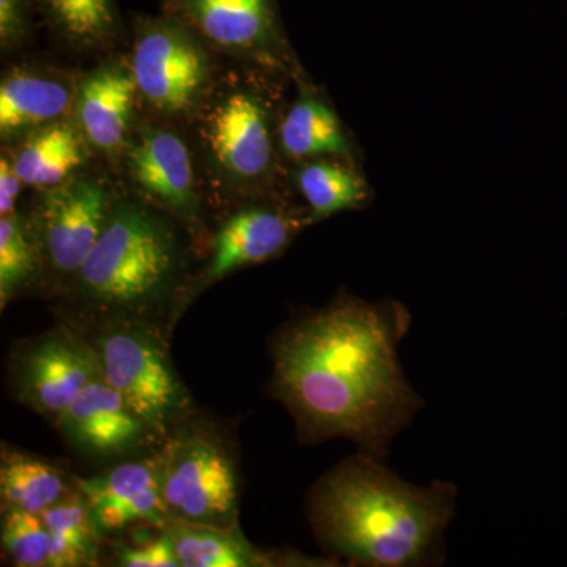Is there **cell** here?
Returning a JSON list of instances; mask_svg holds the SVG:
<instances>
[{"label": "cell", "instance_id": "cell-1", "mask_svg": "<svg viewBox=\"0 0 567 567\" xmlns=\"http://www.w3.org/2000/svg\"><path fill=\"white\" fill-rule=\"evenodd\" d=\"M410 323L398 301L339 295L284 327L274 344V394L301 442L347 439L365 456L386 457L424 405L399 361Z\"/></svg>", "mask_w": 567, "mask_h": 567}, {"label": "cell", "instance_id": "cell-2", "mask_svg": "<svg viewBox=\"0 0 567 567\" xmlns=\"http://www.w3.org/2000/svg\"><path fill=\"white\" fill-rule=\"evenodd\" d=\"M457 488L405 483L379 458H346L308 496V517L324 551L372 567L442 561L443 536L456 514Z\"/></svg>", "mask_w": 567, "mask_h": 567}, {"label": "cell", "instance_id": "cell-3", "mask_svg": "<svg viewBox=\"0 0 567 567\" xmlns=\"http://www.w3.org/2000/svg\"><path fill=\"white\" fill-rule=\"evenodd\" d=\"M235 63L219 71L207 99L183 126L196 153L205 199L223 205L271 197L282 163L278 128L284 107L275 80L284 74Z\"/></svg>", "mask_w": 567, "mask_h": 567}, {"label": "cell", "instance_id": "cell-4", "mask_svg": "<svg viewBox=\"0 0 567 567\" xmlns=\"http://www.w3.org/2000/svg\"><path fill=\"white\" fill-rule=\"evenodd\" d=\"M186 264L183 226L140 197L121 194L102 237L69 282L95 315L141 319L183 293Z\"/></svg>", "mask_w": 567, "mask_h": 567}, {"label": "cell", "instance_id": "cell-5", "mask_svg": "<svg viewBox=\"0 0 567 567\" xmlns=\"http://www.w3.org/2000/svg\"><path fill=\"white\" fill-rule=\"evenodd\" d=\"M130 66L148 117L185 126L218 78L215 51L174 18H141Z\"/></svg>", "mask_w": 567, "mask_h": 567}, {"label": "cell", "instance_id": "cell-6", "mask_svg": "<svg viewBox=\"0 0 567 567\" xmlns=\"http://www.w3.org/2000/svg\"><path fill=\"white\" fill-rule=\"evenodd\" d=\"M163 496L169 520L237 528V462L205 425L178 427L163 447Z\"/></svg>", "mask_w": 567, "mask_h": 567}, {"label": "cell", "instance_id": "cell-7", "mask_svg": "<svg viewBox=\"0 0 567 567\" xmlns=\"http://www.w3.org/2000/svg\"><path fill=\"white\" fill-rule=\"evenodd\" d=\"M134 322L107 324L92 342L103 379L156 435H171V427L188 409L189 395L158 336Z\"/></svg>", "mask_w": 567, "mask_h": 567}, {"label": "cell", "instance_id": "cell-8", "mask_svg": "<svg viewBox=\"0 0 567 567\" xmlns=\"http://www.w3.org/2000/svg\"><path fill=\"white\" fill-rule=\"evenodd\" d=\"M121 167L136 197L189 233H197L205 189L196 153L183 126L142 115Z\"/></svg>", "mask_w": 567, "mask_h": 567}, {"label": "cell", "instance_id": "cell-9", "mask_svg": "<svg viewBox=\"0 0 567 567\" xmlns=\"http://www.w3.org/2000/svg\"><path fill=\"white\" fill-rule=\"evenodd\" d=\"M163 10L234 62L276 71L292 80L301 74L275 0H164Z\"/></svg>", "mask_w": 567, "mask_h": 567}, {"label": "cell", "instance_id": "cell-10", "mask_svg": "<svg viewBox=\"0 0 567 567\" xmlns=\"http://www.w3.org/2000/svg\"><path fill=\"white\" fill-rule=\"evenodd\" d=\"M118 197L111 178L92 171L39 192L31 221L43 251L44 270L69 282L102 237Z\"/></svg>", "mask_w": 567, "mask_h": 567}, {"label": "cell", "instance_id": "cell-11", "mask_svg": "<svg viewBox=\"0 0 567 567\" xmlns=\"http://www.w3.org/2000/svg\"><path fill=\"white\" fill-rule=\"evenodd\" d=\"M11 377L22 404L55 421L103 372L92 342L55 328L18 350Z\"/></svg>", "mask_w": 567, "mask_h": 567}, {"label": "cell", "instance_id": "cell-12", "mask_svg": "<svg viewBox=\"0 0 567 567\" xmlns=\"http://www.w3.org/2000/svg\"><path fill=\"white\" fill-rule=\"evenodd\" d=\"M311 223V216L290 210L271 197L237 205L216 230L207 264L186 286L183 298L193 300L226 276L275 259Z\"/></svg>", "mask_w": 567, "mask_h": 567}, {"label": "cell", "instance_id": "cell-13", "mask_svg": "<svg viewBox=\"0 0 567 567\" xmlns=\"http://www.w3.org/2000/svg\"><path fill=\"white\" fill-rule=\"evenodd\" d=\"M141 96L128 58L112 55L80 78L71 118L89 147L121 166L142 115Z\"/></svg>", "mask_w": 567, "mask_h": 567}, {"label": "cell", "instance_id": "cell-14", "mask_svg": "<svg viewBox=\"0 0 567 567\" xmlns=\"http://www.w3.org/2000/svg\"><path fill=\"white\" fill-rule=\"evenodd\" d=\"M55 423L71 446L99 458L125 456L156 435L103 377L89 383Z\"/></svg>", "mask_w": 567, "mask_h": 567}, {"label": "cell", "instance_id": "cell-15", "mask_svg": "<svg viewBox=\"0 0 567 567\" xmlns=\"http://www.w3.org/2000/svg\"><path fill=\"white\" fill-rule=\"evenodd\" d=\"M163 464L162 450L155 456L114 466L104 475L76 480L100 532H121L136 524L167 525Z\"/></svg>", "mask_w": 567, "mask_h": 567}, {"label": "cell", "instance_id": "cell-16", "mask_svg": "<svg viewBox=\"0 0 567 567\" xmlns=\"http://www.w3.org/2000/svg\"><path fill=\"white\" fill-rule=\"evenodd\" d=\"M80 78L54 66L22 63L0 81V140L21 141L35 130L71 118Z\"/></svg>", "mask_w": 567, "mask_h": 567}, {"label": "cell", "instance_id": "cell-17", "mask_svg": "<svg viewBox=\"0 0 567 567\" xmlns=\"http://www.w3.org/2000/svg\"><path fill=\"white\" fill-rule=\"evenodd\" d=\"M298 95L284 107L278 144L282 159L298 164L322 156L354 162V145L333 104L315 85L298 76Z\"/></svg>", "mask_w": 567, "mask_h": 567}, {"label": "cell", "instance_id": "cell-18", "mask_svg": "<svg viewBox=\"0 0 567 567\" xmlns=\"http://www.w3.org/2000/svg\"><path fill=\"white\" fill-rule=\"evenodd\" d=\"M2 147L9 151L25 188L35 192L54 188L84 173L95 155L73 118L51 123Z\"/></svg>", "mask_w": 567, "mask_h": 567}, {"label": "cell", "instance_id": "cell-19", "mask_svg": "<svg viewBox=\"0 0 567 567\" xmlns=\"http://www.w3.org/2000/svg\"><path fill=\"white\" fill-rule=\"evenodd\" d=\"M55 39L76 54L115 50L123 24L115 0H35Z\"/></svg>", "mask_w": 567, "mask_h": 567}, {"label": "cell", "instance_id": "cell-20", "mask_svg": "<svg viewBox=\"0 0 567 567\" xmlns=\"http://www.w3.org/2000/svg\"><path fill=\"white\" fill-rule=\"evenodd\" d=\"M292 183L303 197L312 223L338 213L357 210L371 196L357 163L338 156H322L293 164Z\"/></svg>", "mask_w": 567, "mask_h": 567}, {"label": "cell", "instance_id": "cell-21", "mask_svg": "<svg viewBox=\"0 0 567 567\" xmlns=\"http://www.w3.org/2000/svg\"><path fill=\"white\" fill-rule=\"evenodd\" d=\"M61 470L11 447H2L0 457V502L2 509H20L41 516L58 505L71 491Z\"/></svg>", "mask_w": 567, "mask_h": 567}, {"label": "cell", "instance_id": "cell-22", "mask_svg": "<svg viewBox=\"0 0 567 567\" xmlns=\"http://www.w3.org/2000/svg\"><path fill=\"white\" fill-rule=\"evenodd\" d=\"M167 536L173 540L181 567H254L274 565L260 554L240 529L208 527L169 520Z\"/></svg>", "mask_w": 567, "mask_h": 567}, {"label": "cell", "instance_id": "cell-23", "mask_svg": "<svg viewBox=\"0 0 567 567\" xmlns=\"http://www.w3.org/2000/svg\"><path fill=\"white\" fill-rule=\"evenodd\" d=\"M51 536L50 567L93 566L99 561L100 532L80 488L41 514Z\"/></svg>", "mask_w": 567, "mask_h": 567}, {"label": "cell", "instance_id": "cell-24", "mask_svg": "<svg viewBox=\"0 0 567 567\" xmlns=\"http://www.w3.org/2000/svg\"><path fill=\"white\" fill-rule=\"evenodd\" d=\"M44 259L31 216H0V308L43 275Z\"/></svg>", "mask_w": 567, "mask_h": 567}, {"label": "cell", "instance_id": "cell-25", "mask_svg": "<svg viewBox=\"0 0 567 567\" xmlns=\"http://www.w3.org/2000/svg\"><path fill=\"white\" fill-rule=\"evenodd\" d=\"M2 548L14 566H50L51 536L43 518L20 509H2Z\"/></svg>", "mask_w": 567, "mask_h": 567}, {"label": "cell", "instance_id": "cell-26", "mask_svg": "<svg viewBox=\"0 0 567 567\" xmlns=\"http://www.w3.org/2000/svg\"><path fill=\"white\" fill-rule=\"evenodd\" d=\"M31 40L28 0H0V48L3 54L22 50Z\"/></svg>", "mask_w": 567, "mask_h": 567}, {"label": "cell", "instance_id": "cell-27", "mask_svg": "<svg viewBox=\"0 0 567 567\" xmlns=\"http://www.w3.org/2000/svg\"><path fill=\"white\" fill-rule=\"evenodd\" d=\"M117 563L126 567H181L166 532L144 546L118 548Z\"/></svg>", "mask_w": 567, "mask_h": 567}, {"label": "cell", "instance_id": "cell-28", "mask_svg": "<svg viewBox=\"0 0 567 567\" xmlns=\"http://www.w3.org/2000/svg\"><path fill=\"white\" fill-rule=\"evenodd\" d=\"M24 186L17 169H14L9 151L2 147V156H0V216L18 212L17 200Z\"/></svg>", "mask_w": 567, "mask_h": 567}]
</instances>
